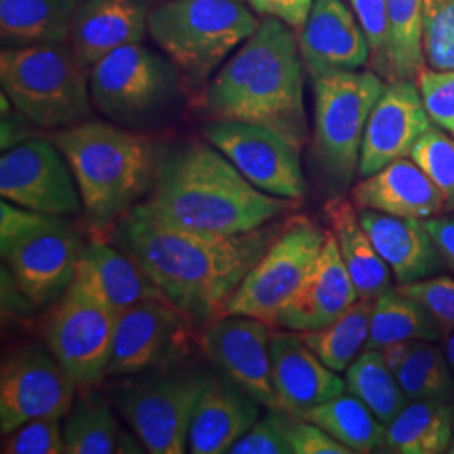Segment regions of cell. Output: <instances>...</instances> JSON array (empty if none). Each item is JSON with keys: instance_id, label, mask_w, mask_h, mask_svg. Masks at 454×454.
Masks as SVG:
<instances>
[{"instance_id": "6da1fadb", "label": "cell", "mask_w": 454, "mask_h": 454, "mask_svg": "<svg viewBox=\"0 0 454 454\" xmlns=\"http://www.w3.org/2000/svg\"><path fill=\"white\" fill-rule=\"evenodd\" d=\"M275 221L232 236L168 226L138 207L112 229L114 246L137 261L194 325L226 315L231 296L279 234Z\"/></svg>"}, {"instance_id": "7a4b0ae2", "label": "cell", "mask_w": 454, "mask_h": 454, "mask_svg": "<svg viewBox=\"0 0 454 454\" xmlns=\"http://www.w3.org/2000/svg\"><path fill=\"white\" fill-rule=\"evenodd\" d=\"M135 207L168 226L232 236L273 223L296 200L262 192L207 140H189L162 152L155 184Z\"/></svg>"}, {"instance_id": "3957f363", "label": "cell", "mask_w": 454, "mask_h": 454, "mask_svg": "<svg viewBox=\"0 0 454 454\" xmlns=\"http://www.w3.org/2000/svg\"><path fill=\"white\" fill-rule=\"evenodd\" d=\"M211 120L266 127L296 148L309 140L303 99V59L290 26L266 17L199 95Z\"/></svg>"}, {"instance_id": "277c9868", "label": "cell", "mask_w": 454, "mask_h": 454, "mask_svg": "<svg viewBox=\"0 0 454 454\" xmlns=\"http://www.w3.org/2000/svg\"><path fill=\"white\" fill-rule=\"evenodd\" d=\"M52 142L73 170L93 231H110L155 184L162 152L144 135L86 120L56 131Z\"/></svg>"}, {"instance_id": "5b68a950", "label": "cell", "mask_w": 454, "mask_h": 454, "mask_svg": "<svg viewBox=\"0 0 454 454\" xmlns=\"http://www.w3.org/2000/svg\"><path fill=\"white\" fill-rule=\"evenodd\" d=\"M0 82L17 114L37 129L61 130L91 120L90 67L65 43L4 49Z\"/></svg>"}, {"instance_id": "8992f818", "label": "cell", "mask_w": 454, "mask_h": 454, "mask_svg": "<svg viewBox=\"0 0 454 454\" xmlns=\"http://www.w3.org/2000/svg\"><path fill=\"white\" fill-rule=\"evenodd\" d=\"M86 244L66 215L0 204L2 260L35 309H51L69 288Z\"/></svg>"}, {"instance_id": "52a82bcc", "label": "cell", "mask_w": 454, "mask_h": 454, "mask_svg": "<svg viewBox=\"0 0 454 454\" xmlns=\"http://www.w3.org/2000/svg\"><path fill=\"white\" fill-rule=\"evenodd\" d=\"M260 27L243 0H165L148 12V33L191 82H204Z\"/></svg>"}, {"instance_id": "ba28073f", "label": "cell", "mask_w": 454, "mask_h": 454, "mask_svg": "<svg viewBox=\"0 0 454 454\" xmlns=\"http://www.w3.org/2000/svg\"><path fill=\"white\" fill-rule=\"evenodd\" d=\"M386 82L375 71H340L313 80V163L325 192L341 195L356 179L364 131Z\"/></svg>"}, {"instance_id": "9c48e42d", "label": "cell", "mask_w": 454, "mask_h": 454, "mask_svg": "<svg viewBox=\"0 0 454 454\" xmlns=\"http://www.w3.org/2000/svg\"><path fill=\"white\" fill-rule=\"evenodd\" d=\"M209 373L172 365L129 375L108 389V397L146 453L182 454Z\"/></svg>"}, {"instance_id": "30bf717a", "label": "cell", "mask_w": 454, "mask_h": 454, "mask_svg": "<svg viewBox=\"0 0 454 454\" xmlns=\"http://www.w3.org/2000/svg\"><path fill=\"white\" fill-rule=\"evenodd\" d=\"M118 317L120 311L80 262L73 283L49 309L44 322L46 345L78 389L97 386L106 377Z\"/></svg>"}, {"instance_id": "8fae6325", "label": "cell", "mask_w": 454, "mask_h": 454, "mask_svg": "<svg viewBox=\"0 0 454 454\" xmlns=\"http://www.w3.org/2000/svg\"><path fill=\"white\" fill-rule=\"evenodd\" d=\"M179 69L140 43L114 49L90 67L93 106L120 125L153 120L179 93Z\"/></svg>"}, {"instance_id": "7c38bea8", "label": "cell", "mask_w": 454, "mask_h": 454, "mask_svg": "<svg viewBox=\"0 0 454 454\" xmlns=\"http://www.w3.org/2000/svg\"><path fill=\"white\" fill-rule=\"evenodd\" d=\"M326 231L305 215L288 217L275 241L231 296L226 315L275 326L279 309L309 278L324 249Z\"/></svg>"}, {"instance_id": "4fadbf2b", "label": "cell", "mask_w": 454, "mask_h": 454, "mask_svg": "<svg viewBox=\"0 0 454 454\" xmlns=\"http://www.w3.org/2000/svg\"><path fill=\"white\" fill-rule=\"evenodd\" d=\"M194 324L167 298H148L121 311L106 377H129L177 365L189 354Z\"/></svg>"}, {"instance_id": "5bb4252c", "label": "cell", "mask_w": 454, "mask_h": 454, "mask_svg": "<svg viewBox=\"0 0 454 454\" xmlns=\"http://www.w3.org/2000/svg\"><path fill=\"white\" fill-rule=\"evenodd\" d=\"M78 386L43 345L29 343L9 354L0 371V431L11 434L26 422L65 418Z\"/></svg>"}, {"instance_id": "9a60e30c", "label": "cell", "mask_w": 454, "mask_h": 454, "mask_svg": "<svg viewBox=\"0 0 454 454\" xmlns=\"http://www.w3.org/2000/svg\"><path fill=\"white\" fill-rule=\"evenodd\" d=\"M204 138L262 192L296 202L305 197L301 150L276 131L246 121L212 120Z\"/></svg>"}, {"instance_id": "2e32d148", "label": "cell", "mask_w": 454, "mask_h": 454, "mask_svg": "<svg viewBox=\"0 0 454 454\" xmlns=\"http://www.w3.org/2000/svg\"><path fill=\"white\" fill-rule=\"evenodd\" d=\"M2 199L29 211L80 215L82 195L73 170L54 142L29 138L0 159Z\"/></svg>"}, {"instance_id": "e0dca14e", "label": "cell", "mask_w": 454, "mask_h": 454, "mask_svg": "<svg viewBox=\"0 0 454 454\" xmlns=\"http://www.w3.org/2000/svg\"><path fill=\"white\" fill-rule=\"evenodd\" d=\"M271 326L243 315H223L200 337L204 356L261 406L279 411L271 373Z\"/></svg>"}, {"instance_id": "ac0fdd59", "label": "cell", "mask_w": 454, "mask_h": 454, "mask_svg": "<svg viewBox=\"0 0 454 454\" xmlns=\"http://www.w3.org/2000/svg\"><path fill=\"white\" fill-rule=\"evenodd\" d=\"M431 125L418 82H389L367 120L358 176L369 177L390 162L409 157Z\"/></svg>"}, {"instance_id": "d6986e66", "label": "cell", "mask_w": 454, "mask_h": 454, "mask_svg": "<svg viewBox=\"0 0 454 454\" xmlns=\"http://www.w3.org/2000/svg\"><path fill=\"white\" fill-rule=\"evenodd\" d=\"M298 46L313 80L332 73L357 71L371 61L369 39L343 0L313 2Z\"/></svg>"}, {"instance_id": "ffe728a7", "label": "cell", "mask_w": 454, "mask_h": 454, "mask_svg": "<svg viewBox=\"0 0 454 454\" xmlns=\"http://www.w3.org/2000/svg\"><path fill=\"white\" fill-rule=\"evenodd\" d=\"M358 300V293L343 264L339 244L326 231L324 249L309 278L279 309L275 326L288 332H315L333 324Z\"/></svg>"}, {"instance_id": "44dd1931", "label": "cell", "mask_w": 454, "mask_h": 454, "mask_svg": "<svg viewBox=\"0 0 454 454\" xmlns=\"http://www.w3.org/2000/svg\"><path fill=\"white\" fill-rule=\"evenodd\" d=\"M270 354L279 411L286 414L300 416L347 387L296 332L271 335Z\"/></svg>"}, {"instance_id": "7402d4cb", "label": "cell", "mask_w": 454, "mask_h": 454, "mask_svg": "<svg viewBox=\"0 0 454 454\" xmlns=\"http://www.w3.org/2000/svg\"><path fill=\"white\" fill-rule=\"evenodd\" d=\"M260 403L224 375H209L189 431L187 451L226 454L261 418Z\"/></svg>"}, {"instance_id": "603a6c76", "label": "cell", "mask_w": 454, "mask_h": 454, "mask_svg": "<svg viewBox=\"0 0 454 454\" xmlns=\"http://www.w3.org/2000/svg\"><path fill=\"white\" fill-rule=\"evenodd\" d=\"M357 209H373L407 219H429L448 211L444 195L414 160L399 159L350 191Z\"/></svg>"}, {"instance_id": "cb8c5ba5", "label": "cell", "mask_w": 454, "mask_h": 454, "mask_svg": "<svg viewBox=\"0 0 454 454\" xmlns=\"http://www.w3.org/2000/svg\"><path fill=\"white\" fill-rule=\"evenodd\" d=\"M358 217L399 285L431 278L442 270L444 260L424 219L397 217L373 209H358Z\"/></svg>"}, {"instance_id": "d4e9b609", "label": "cell", "mask_w": 454, "mask_h": 454, "mask_svg": "<svg viewBox=\"0 0 454 454\" xmlns=\"http://www.w3.org/2000/svg\"><path fill=\"white\" fill-rule=\"evenodd\" d=\"M148 31L146 5L140 0H84L71 27V48L86 67L114 49L140 43Z\"/></svg>"}, {"instance_id": "484cf974", "label": "cell", "mask_w": 454, "mask_h": 454, "mask_svg": "<svg viewBox=\"0 0 454 454\" xmlns=\"http://www.w3.org/2000/svg\"><path fill=\"white\" fill-rule=\"evenodd\" d=\"M91 387H82L69 412L63 418L66 453L140 454L145 446L131 431L129 433L108 395Z\"/></svg>"}, {"instance_id": "4316f807", "label": "cell", "mask_w": 454, "mask_h": 454, "mask_svg": "<svg viewBox=\"0 0 454 454\" xmlns=\"http://www.w3.org/2000/svg\"><path fill=\"white\" fill-rule=\"evenodd\" d=\"M325 214L358 298L375 300L390 290L389 264L380 258L362 226L357 206L343 195H337L326 202Z\"/></svg>"}, {"instance_id": "83f0119b", "label": "cell", "mask_w": 454, "mask_h": 454, "mask_svg": "<svg viewBox=\"0 0 454 454\" xmlns=\"http://www.w3.org/2000/svg\"><path fill=\"white\" fill-rule=\"evenodd\" d=\"M84 0H0V34L7 46L65 43Z\"/></svg>"}, {"instance_id": "f1b7e54d", "label": "cell", "mask_w": 454, "mask_h": 454, "mask_svg": "<svg viewBox=\"0 0 454 454\" xmlns=\"http://www.w3.org/2000/svg\"><path fill=\"white\" fill-rule=\"evenodd\" d=\"M82 262L93 276L98 290L120 313L148 298H167L145 270L118 246L90 241Z\"/></svg>"}, {"instance_id": "f546056e", "label": "cell", "mask_w": 454, "mask_h": 454, "mask_svg": "<svg viewBox=\"0 0 454 454\" xmlns=\"http://www.w3.org/2000/svg\"><path fill=\"white\" fill-rule=\"evenodd\" d=\"M453 407L448 399L411 401L386 426L380 448L387 453L441 454L453 441Z\"/></svg>"}, {"instance_id": "4dcf8cb0", "label": "cell", "mask_w": 454, "mask_h": 454, "mask_svg": "<svg viewBox=\"0 0 454 454\" xmlns=\"http://www.w3.org/2000/svg\"><path fill=\"white\" fill-rule=\"evenodd\" d=\"M296 418L320 426L352 453H372L382 446L386 436V424L352 394L341 392Z\"/></svg>"}, {"instance_id": "1f68e13d", "label": "cell", "mask_w": 454, "mask_h": 454, "mask_svg": "<svg viewBox=\"0 0 454 454\" xmlns=\"http://www.w3.org/2000/svg\"><path fill=\"white\" fill-rule=\"evenodd\" d=\"M442 332L421 303L397 290H387L373 301L369 340L364 350H380L394 341H436Z\"/></svg>"}, {"instance_id": "d6a6232c", "label": "cell", "mask_w": 454, "mask_h": 454, "mask_svg": "<svg viewBox=\"0 0 454 454\" xmlns=\"http://www.w3.org/2000/svg\"><path fill=\"white\" fill-rule=\"evenodd\" d=\"M373 301L358 298L333 324L315 332H301L300 339L309 345L326 367L343 372L356 360L358 352L365 348L371 332Z\"/></svg>"}, {"instance_id": "836d02e7", "label": "cell", "mask_w": 454, "mask_h": 454, "mask_svg": "<svg viewBox=\"0 0 454 454\" xmlns=\"http://www.w3.org/2000/svg\"><path fill=\"white\" fill-rule=\"evenodd\" d=\"M345 386L386 426L409 401L395 375L386 365L380 350H364L347 369Z\"/></svg>"}, {"instance_id": "e575fe53", "label": "cell", "mask_w": 454, "mask_h": 454, "mask_svg": "<svg viewBox=\"0 0 454 454\" xmlns=\"http://www.w3.org/2000/svg\"><path fill=\"white\" fill-rule=\"evenodd\" d=\"M422 5L424 0H386L389 44L384 80H416L424 67L422 56Z\"/></svg>"}, {"instance_id": "d590c367", "label": "cell", "mask_w": 454, "mask_h": 454, "mask_svg": "<svg viewBox=\"0 0 454 454\" xmlns=\"http://www.w3.org/2000/svg\"><path fill=\"white\" fill-rule=\"evenodd\" d=\"M395 379L409 401L450 399L454 384L444 350L433 341L416 340Z\"/></svg>"}, {"instance_id": "8d00e7d4", "label": "cell", "mask_w": 454, "mask_h": 454, "mask_svg": "<svg viewBox=\"0 0 454 454\" xmlns=\"http://www.w3.org/2000/svg\"><path fill=\"white\" fill-rule=\"evenodd\" d=\"M422 56L434 71H454V0H424Z\"/></svg>"}, {"instance_id": "74e56055", "label": "cell", "mask_w": 454, "mask_h": 454, "mask_svg": "<svg viewBox=\"0 0 454 454\" xmlns=\"http://www.w3.org/2000/svg\"><path fill=\"white\" fill-rule=\"evenodd\" d=\"M411 160L421 167L444 195L448 211L454 212V138L431 125L411 152Z\"/></svg>"}, {"instance_id": "f35d334b", "label": "cell", "mask_w": 454, "mask_h": 454, "mask_svg": "<svg viewBox=\"0 0 454 454\" xmlns=\"http://www.w3.org/2000/svg\"><path fill=\"white\" fill-rule=\"evenodd\" d=\"M61 418H43L26 422L11 434L4 436L2 453L63 454L66 453Z\"/></svg>"}, {"instance_id": "ab89813d", "label": "cell", "mask_w": 454, "mask_h": 454, "mask_svg": "<svg viewBox=\"0 0 454 454\" xmlns=\"http://www.w3.org/2000/svg\"><path fill=\"white\" fill-rule=\"evenodd\" d=\"M416 82L431 121L454 137V71L422 67Z\"/></svg>"}, {"instance_id": "60d3db41", "label": "cell", "mask_w": 454, "mask_h": 454, "mask_svg": "<svg viewBox=\"0 0 454 454\" xmlns=\"http://www.w3.org/2000/svg\"><path fill=\"white\" fill-rule=\"evenodd\" d=\"M407 298L421 303L438 322L441 332L454 326V279L450 276H433L395 288Z\"/></svg>"}, {"instance_id": "b9f144b4", "label": "cell", "mask_w": 454, "mask_h": 454, "mask_svg": "<svg viewBox=\"0 0 454 454\" xmlns=\"http://www.w3.org/2000/svg\"><path fill=\"white\" fill-rule=\"evenodd\" d=\"M286 412L268 409L251 429L238 439L229 454H293L285 434Z\"/></svg>"}, {"instance_id": "7bdbcfd3", "label": "cell", "mask_w": 454, "mask_h": 454, "mask_svg": "<svg viewBox=\"0 0 454 454\" xmlns=\"http://www.w3.org/2000/svg\"><path fill=\"white\" fill-rule=\"evenodd\" d=\"M347 2L369 39L373 71L384 80L386 66H387V44H389L386 0H347Z\"/></svg>"}, {"instance_id": "ee69618b", "label": "cell", "mask_w": 454, "mask_h": 454, "mask_svg": "<svg viewBox=\"0 0 454 454\" xmlns=\"http://www.w3.org/2000/svg\"><path fill=\"white\" fill-rule=\"evenodd\" d=\"M285 434L293 454H352L340 441L330 436L320 426L288 414Z\"/></svg>"}, {"instance_id": "f6af8a7d", "label": "cell", "mask_w": 454, "mask_h": 454, "mask_svg": "<svg viewBox=\"0 0 454 454\" xmlns=\"http://www.w3.org/2000/svg\"><path fill=\"white\" fill-rule=\"evenodd\" d=\"M315 0H249L254 12L275 17L293 29H301Z\"/></svg>"}, {"instance_id": "bcb514c9", "label": "cell", "mask_w": 454, "mask_h": 454, "mask_svg": "<svg viewBox=\"0 0 454 454\" xmlns=\"http://www.w3.org/2000/svg\"><path fill=\"white\" fill-rule=\"evenodd\" d=\"M424 224L436 244L441 258L454 271V214L424 219Z\"/></svg>"}, {"instance_id": "7dc6e473", "label": "cell", "mask_w": 454, "mask_h": 454, "mask_svg": "<svg viewBox=\"0 0 454 454\" xmlns=\"http://www.w3.org/2000/svg\"><path fill=\"white\" fill-rule=\"evenodd\" d=\"M414 341L416 340L394 341V343L386 345L384 348H380L384 362L394 375L401 369V365L406 362L407 356L411 354V350L414 347Z\"/></svg>"}, {"instance_id": "c3c4849f", "label": "cell", "mask_w": 454, "mask_h": 454, "mask_svg": "<svg viewBox=\"0 0 454 454\" xmlns=\"http://www.w3.org/2000/svg\"><path fill=\"white\" fill-rule=\"evenodd\" d=\"M441 340H442V347H444L442 350H444L446 360H448V364H450V367L454 372V326L442 332Z\"/></svg>"}, {"instance_id": "681fc988", "label": "cell", "mask_w": 454, "mask_h": 454, "mask_svg": "<svg viewBox=\"0 0 454 454\" xmlns=\"http://www.w3.org/2000/svg\"><path fill=\"white\" fill-rule=\"evenodd\" d=\"M450 453L454 454V431H453V441H451V446H450Z\"/></svg>"}]
</instances>
